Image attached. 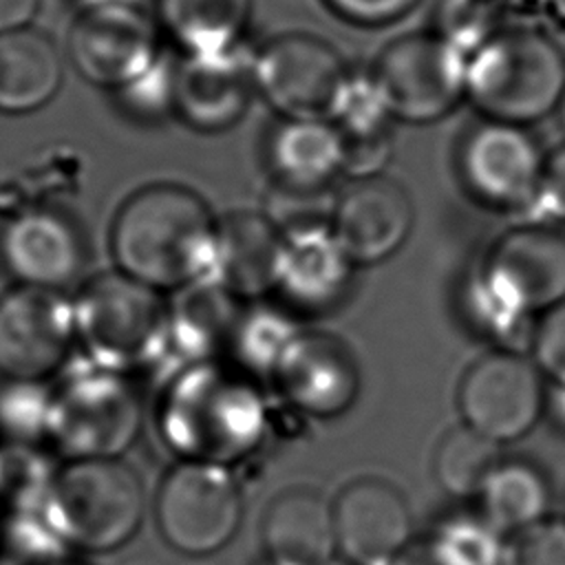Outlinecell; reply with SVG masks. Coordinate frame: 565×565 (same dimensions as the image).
I'll return each instance as SVG.
<instances>
[{"label":"cell","mask_w":565,"mask_h":565,"mask_svg":"<svg viewBox=\"0 0 565 565\" xmlns=\"http://www.w3.org/2000/svg\"><path fill=\"white\" fill-rule=\"evenodd\" d=\"M108 245L126 276L161 294L183 291L214 282L218 216L188 185L148 183L115 212Z\"/></svg>","instance_id":"obj_1"},{"label":"cell","mask_w":565,"mask_h":565,"mask_svg":"<svg viewBox=\"0 0 565 565\" xmlns=\"http://www.w3.org/2000/svg\"><path fill=\"white\" fill-rule=\"evenodd\" d=\"M269 404L254 377L232 362L205 360L166 377L157 426L183 461L236 466L269 435Z\"/></svg>","instance_id":"obj_2"},{"label":"cell","mask_w":565,"mask_h":565,"mask_svg":"<svg viewBox=\"0 0 565 565\" xmlns=\"http://www.w3.org/2000/svg\"><path fill=\"white\" fill-rule=\"evenodd\" d=\"M565 93V51L550 33L510 24L468 55L466 99L492 121L527 126Z\"/></svg>","instance_id":"obj_3"},{"label":"cell","mask_w":565,"mask_h":565,"mask_svg":"<svg viewBox=\"0 0 565 565\" xmlns=\"http://www.w3.org/2000/svg\"><path fill=\"white\" fill-rule=\"evenodd\" d=\"M73 307L84 360L128 375L166 364L170 305L161 291L115 269L93 276Z\"/></svg>","instance_id":"obj_4"},{"label":"cell","mask_w":565,"mask_h":565,"mask_svg":"<svg viewBox=\"0 0 565 565\" xmlns=\"http://www.w3.org/2000/svg\"><path fill=\"white\" fill-rule=\"evenodd\" d=\"M44 512L71 550L110 552L137 534L146 490L137 470L121 457L73 459L57 466Z\"/></svg>","instance_id":"obj_5"},{"label":"cell","mask_w":565,"mask_h":565,"mask_svg":"<svg viewBox=\"0 0 565 565\" xmlns=\"http://www.w3.org/2000/svg\"><path fill=\"white\" fill-rule=\"evenodd\" d=\"M141 424L143 404L130 375L82 360L53 386L46 444L66 461L115 459L137 441Z\"/></svg>","instance_id":"obj_6"},{"label":"cell","mask_w":565,"mask_h":565,"mask_svg":"<svg viewBox=\"0 0 565 565\" xmlns=\"http://www.w3.org/2000/svg\"><path fill=\"white\" fill-rule=\"evenodd\" d=\"M154 519L163 541L185 556L223 550L243 523V492L232 468L179 459L159 481Z\"/></svg>","instance_id":"obj_7"},{"label":"cell","mask_w":565,"mask_h":565,"mask_svg":"<svg viewBox=\"0 0 565 565\" xmlns=\"http://www.w3.org/2000/svg\"><path fill=\"white\" fill-rule=\"evenodd\" d=\"M468 55L439 31H419L388 42L371 68L399 121L430 124L466 97Z\"/></svg>","instance_id":"obj_8"},{"label":"cell","mask_w":565,"mask_h":565,"mask_svg":"<svg viewBox=\"0 0 565 565\" xmlns=\"http://www.w3.org/2000/svg\"><path fill=\"white\" fill-rule=\"evenodd\" d=\"M68 55L84 79L119 93L161 60L159 31L139 0H86L68 31Z\"/></svg>","instance_id":"obj_9"},{"label":"cell","mask_w":565,"mask_h":565,"mask_svg":"<svg viewBox=\"0 0 565 565\" xmlns=\"http://www.w3.org/2000/svg\"><path fill=\"white\" fill-rule=\"evenodd\" d=\"M461 424L510 444L525 437L545 413L543 373L521 351L492 349L477 358L457 386Z\"/></svg>","instance_id":"obj_10"},{"label":"cell","mask_w":565,"mask_h":565,"mask_svg":"<svg viewBox=\"0 0 565 565\" xmlns=\"http://www.w3.org/2000/svg\"><path fill=\"white\" fill-rule=\"evenodd\" d=\"M349 75L340 51L311 33H282L252 55L254 90L285 119L327 117Z\"/></svg>","instance_id":"obj_11"},{"label":"cell","mask_w":565,"mask_h":565,"mask_svg":"<svg viewBox=\"0 0 565 565\" xmlns=\"http://www.w3.org/2000/svg\"><path fill=\"white\" fill-rule=\"evenodd\" d=\"M75 342L73 298L18 282L0 294L2 380L44 382L64 364Z\"/></svg>","instance_id":"obj_12"},{"label":"cell","mask_w":565,"mask_h":565,"mask_svg":"<svg viewBox=\"0 0 565 565\" xmlns=\"http://www.w3.org/2000/svg\"><path fill=\"white\" fill-rule=\"evenodd\" d=\"M545 157L525 126L486 119L472 128L461 146L459 170L466 188L486 205L499 210H527Z\"/></svg>","instance_id":"obj_13"},{"label":"cell","mask_w":565,"mask_h":565,"mask_svg":"<svg viewBox=\"0 0 565 565\" xmlns=\"http://www.w3.org/2000/svg\"><path fill=\"white\" fill-rule=\"evenodd\" d=\"M271 384L294 411L331 419L355 404L360 366L342 338L302 331L278 364Z\"/></svg>","instance_id":"obj_14"},{"label":"cell","mask_w":565,"mask_h":565,"mask_svg":"<svg viewBox=\"0 0 565 565\" xmlns=\"http://www.w3.org/2000/svg\"><path fill=\"white\" fill-rule=\"evenodd\" d=\"M331 505L338 552L353 565H391L413 543L411 508L384 479L360 477Z\"/></svg>","instance_id":"obj_15"},{"label":"cell","mask_w":565,"mask_h":565,"mask_svg":"<svg viewBox=\"0 0 565 565\" xmlns=\"http://www.w3.org/2000/svg\"><path fill=\"white\" fill-rule=\"evenodd\" d=\"M0 260L18 285L62 291L82 271L86 249L77 225L66 214L31 205L2 223Z\"/></svg>","instance_id":"obj_16"},{"label":"cell","mask_w":565,"mask_h":565,"mask_svg":"<svg viewBox=\"0 0 565 565\" xmlns=\"http://www.w3.org/2000/svg\"><path fill=\"white\" fill-rule=\"evenodd\" d=\"M331 227L355 265H375L406 243L413 201L402 183L384 174L353 179L338 192Z\"/></svg>","instance_id":"obj_17"},{"label":"cell","mask_w":565,"mask_h":565,"mask_svg":"<svg viewBox=\"0 0 565 565\" xmlns=\"http://www.w3.org/2000/svg\"><path fill=\"white\" fill-rule=\"evenodd\" d=\"M252 90V57L241 49L218 55L183 53L172 71V113L194 130L221 132L245 115Z\"/></svg>","instance_id":"obj_18"},{"label":"cell","mask_w":565,"mask_h":565,"mask_svg":"<svg viewBox=\"0 0 565 565\" xmlns=\"http://www.w3.org/2000/svg\"><path fill=\"white\" fill-rule=\"evenodd\" d=\"M358 265L331 223L280 232L274 291L305 311H324L347 294Z\"/></svg>","instance_id":"obj_19"},{"label":"cell","mask_w":565,"mask_h":565,"mask_svg":"<svg viewBox=\"0 0 565 565\" xmlns=\"http://www.w3.org/2000/svg\"><path fill=\"white\" fill-rule=\"evenodd\" d=\"M483 265L534 313L565 300V236L550 223L527 221L505 230Z\"/></svg>","instance_id":"obj_20"},{"label":"cell","mask_w":565,"mask_h":565,"mask_svg":"<svg viewBox=\"0 0 565 565\" xmlns=\"http://www.w3.org/2000/svg\"><path fill=\"white\" fill-rule=\"evenodd\" d=\"M267 558L287 565H327L338 552L333 505L313 488L278 492L260 523Z\"/></svg>","instance_id":"obj_21"},{"label":"cell","mask_w":565,"mask_h":565,"mask_svg":"<svg viewBox=\"0 0 565 565\" xmlns=\"http://www.w3.org/2000/svg\"><path fill=\"white\" fill-rule=\"evenodd\" d=\"M280 232L258 212L218 216V256L214 282L241 302L274 291Z\"/></svg>","instance_id":"obj_22"},{"label":"cell","mask_w":565,"mask_h":565,"mask_svg":"<svg viewBox=\"0 0 565 565\" xmlns=\"http://www.w3.org/2000/svg\"><path fill=\"white\" fill-rule=\"evenodd\" d=\"M62 55L53 40L29 26L0 33V110L31 113L49 104L62 84Z\"/></svg>","instance_id":"obj_23"},{"label":"cell","mask_w":565,"mask_h":565,"mask_svg":"<svg viewBox=\"0 0 565 565\" xmlns=\"http://www.w3.org/2000/svg\"><path fill=\"white\" fill-rule=\"evenodd\" d=\"M267 154L274 181L322 188L342 172L344 143L327 117H294L274 130Z\"/></svg>","instance_id":"obj_24"},{"label":"cell","mask_w":565,"mask_h":565,"mask_svg":"<svg viewBox=\"0 0 565 565\" xmlns=\"http://www.w3.org/2000/svg\"><path fill=\"white\" fill-rule=\"evenodd\" d=\"M252 0H159V22L185 55L241 49Z\"/></svg>","instance_id":"obj_25"},{"label":"cell","mask_w":565,"mask_h":565,"mask_svg":"<svg viewBox=\"0 0 565 565\" xmlns=\"http://www.w3.org/2000/svg\"><path fill=\"white\" fill-rule=\"evenodd\" d=\"M479 512L503 534H516L547 516L550 483L523 459H501L479 494Z\"/></svg>","instance_id":"obj_26"},{"label":"cell","mask_w":565,"mask_h":565,"mask_svg":"<svg viewBox=\"0 0 565 565\" xmlns=\"http://www.w3.org/2000/svg\"><path fill=\"white\" fill-rule=\"evenodd\" d=\"M463 313L468 322L497 349L521 351L523 344H532L534 311L483 263L472 271L463 287Z\"/></svg>","instance_id":"obj_27"},{"label":"cell","mask_w":565,"mask_h":565,"mask_svg":"<svg viewBox=\"0 0 565 565\" xmlns=\"http://www.w3.org/2000/svg\"><path fill=\"white\" fill-rule=\"evenodd\" d=\"M305 329L287 309L271 305H249L241 311L227 342L232 364L249 377H274L285 353Z\"/></svg>","instance_id":"obj_28"},{"label":"cell","mask_w":565,"mask_h":565,"mask_svg":"<svg viewBox=\"0 0 565 565\" xmlns=\"http://www.w3.org/2000/svg\"><path fill=\"white\" fill-rule=\"evenodd\" d=\"M499 461L501 444L461 424L448 430L437 444L433 457V475L439 488L450 497L477 499L481 486Z\"/></svg>","instance_id":"obj_29"},{"label":"cell","mask_w":565,"mask_h":565,"mask_svg":"<svg viewBox=\"0 0 565 565\" xmlns=\"http://www.w3.org/2000/svg\"><path fill=\"white\" fill-rule=\"evenodd\" d=\"M53 386L38 380H0L2 444L40 446L49 439Z\"/></svg>","instance_id":"obj_30"},{"label":"cell","mask_w":565,"mask_h":565,"mask_svg":"<svg viewBox=\"0 0 565 565\" xmlns=\"http://www.w3.org/2000/svg\"><path fill=\"white\" fill-rule=\"evenodd\" d=\"M327 119L340 130L344 139L386 135L395 121L391 106L371 71H349L329 108Z\"/></svg>","instance_id":"obj_31"},{"label":"cell","mask_w":565,"mask_h":565,"mask_svg":"<svg viewBox=\"0 0 565 565\" xmlns=\"http://www.w3.org/2000/svg\"><path fill=\"white\" fill-rule=\"evenodd\" d=\"M503 536L481 512H468L446 516L428 541L452 565H503Z\"/></svg>","instance_id":"obj_32"},{"label":"cell","mask_w":565,"mask_h":565,"mask_svg":"<svg viewBox=\"0 0 565 565\" xmlns=\"http://www.w3.org/2000/svg\"><path fill=\"white\" fill-rule=\"evenodd\" d=\"M55 472L40 446L0 444V514L44 503Z\"/></svg>","instance_id":"obj_33"},{"label":"cell","mask_w":565,"mask_h":565,"mask_svg":"<svg viewBox=\"0 0 565 565\" xmlns=\"http://www.w3.org/2000/svg\"><path fill=\"white\" fill-rule=\"evenodd\" d=\"M0 550L20 565H51L71 550L53 530L44 503L0 514Z\"/></svg>","instance_id":"obj_34"},{"label":"cell","mask_w":565,"mask_h":565,"mask_svg":"<svg viewBox=\"0 0 565 565\" xmlns=\"http://www.w3.org/2000/svg\"><path fill=\"white\" fill-rule=\"evenodd\" d=\"M510 24L503 0H441L437 18V31L466 55Z\"/></svg>","instance_id":"obj_35"},{"label":"cell","mask_w":565,"mask_h":565,"mask_svg":"<svg viewBox=\"0 0 565 565\" xmlns=\"http://www.w3.org/2000/svg\"><path fill=\"white\" fill-rule=\"evenodd\" d=\"M338 203V192L331 185L305 188L282 181H274L267 192L265 216L276 225L278 232L296 227L331 223Z\"/></svg>","instance_id":"obj_36"},{"label":"cell","mask_w":565,"mask_h":565,"mask_svg":"<svg viewBox=\"0 0 565 565\" xmlns=\"http://www.w3.org/2000/svg\"><path fill=\"white\" fill-rule=\"evenodd\" d=\"M503 565H565V519H541L512 534Z\"/></svg>","instance_id":"obj_37"},{"label":"cell","mask_w":565,"mask_h":565,"mask_svg":"<svg viewBox=\"0 0 565 565\" xmlns=\"http://www.w3.org/2000/svg\"><path fill=\"white\" fill-rule=\"evenodd\" d=\"M530 351L534 364L552 384H565V300L541 313Z\"/></svg>","instance_id":"obj_38"},{"label":"cell","mask_w":565,"mask_h":565,"mask_svg":"<svg viewBox=\"0 0 565 565\" xmlns=\"http://www.w3.org/2000/svg\"><path fill=\"white\" fill-rule=\"evenodd\" d=\"M525 216L534 223H565V143L545 159L539 190Z\"/></svg>","instance_id":"obj_39"},{"label":"cell","mask_w":565,"mask_h":565,"mask_svg":"<svg viewBox=\"0 0 565 565\" xmlns=\"http://www.w3.org/2000/svg\"><path fill=\"white\" fill-rule=\"evenodd\" d=\"M344 157H342V174L353 179H371L384 174L386 163L393 157V132L375 135V137H358L344 139Z\"/></svg>","instance_id":"obj_40"},{"label":"cell","mask_w":565,"mask_h":565,"mask_svg":"<svg viewBox=\"0 0 565 565\" xmlns=\"http://www.w3.org/2000/svg\"><path fill=\"white\" fill-rule=\"evenodd\" d=\"M327 7L360 26H384L406 15L419 0H324Z\"/></svg>","instance_id":"obj_41"},{"label":"cell","mask_w":565,"mask_h":565,"mask_svg":"<svg viewBox=\"0 0 565 565\" xmlns=\"http://www.w3.org/2000/svg\"><path fill=\"white\" fill-rule=\"evenodd\" d=\"M40 0H0V33L29 26Z\"/></svg>","instance_id":"obj_42"},{"label":"cell","mask_w":565,"mask_h":565,"mask_svg":"<svg viewBox=\"0 0 565 565\" xmlns=\"http://www.w3.org/2000/svg\"><path fill=\"white\" fill-rule=\"evenodd\" d=\"M393 565H452L448 563L428 539L424 541H415L411 543L397 558Z\"/></svg>","instance_id":"obj_43"},{"label":"cell","mask_w":565,"mask_h":565,"mask_svg":"<svg viewBox=\"0 0 565 565\" xmlns=\"http://www.w3.org/2000/svg\"><path fill=\"white\" fill-rule=\"evenodd\" d=\"M545 415L558 433L565 435V384H552L545 391Z\"/></svg>","instance_id":"obj_44"},{"label":"cell","mask_w":565,"mask_h":565,"mask_svg":"<svg viewBox=\"0 0 565 565\" xmlns=\"http://www.w3.org/2000/svg\"><path fill=\"white\" fill-rule=\"evenodd\" d=\"M556 113H558V121H561V126H563V130H565V93H563V97H561V104H558Z\"/></svg>","instance_id":"obj_45"},{"label":"cell","mask_w":565,"mask_h":565,"mask_svg":"<svg viewBox=\"0 0 565 565\" xmlns=\"http://www.w3.org/2000/svg\"><path fill=\"white\" fill-rule=\"evenodd\" d=\"M51 565H86V563L75 561V558H62V561H55V563H51Z\"/></svg>","instance_id":"obj_46"}]
</instances>
